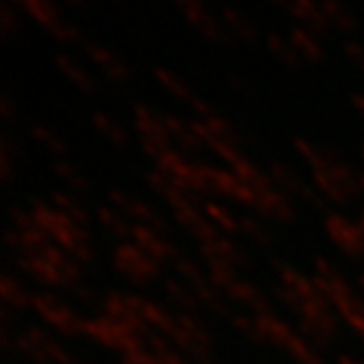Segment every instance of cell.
Returning a JSON list of instances; mask_svg holds the SVG:
<instances>
[{
    "instance_id": "obj_1",
    "label": "cell",
    "mask_w": 364,
    "mask_h": 364,
    "mask_svg": "<svg viewBox=\"0 0 364 364\" xmlns=\"http://www.w3.org/2000/svg\"><path fill=\"white\" fill-rule=\"evenodd\" d=\"M314 180L318 189L329 198V200H336V202H345L349 200L355 189L360 187V180L353 178L351 169L338 159H331L327 165L314 169Z\"/></svg>"
},
{
    "instance_id": "obj_2",
    "label": "cell",
    "mask_w": 364,
    "mask_h": 364,
    "mask_svg": "<svg viewBox=\"0 0 364 364\" xmlns=\"http://www.w3.org/2000/svg\"><path fill=\"white\" fill-rule=\"evenodd\" d=\"M173 341L185 349L189 351L193 358L198 360H204L206 355H209V349H211V341L209 336H206V331L191 318L182 316V318H176L173 323V329L169 333Z\"/></svg>"
},
{
    "instance_id": "obj_3",
    "label": "cell",
    "mask_w": 364,
    "mask_h": 364,
    "mask_svg": "<svg viewBox=\"0 0 364 364\" xmlns=\"http://www.w3.org/2000/svg\"><path fill=\"white\" fill-rule=\"evenodd\" d=\"M156 259L151 255H147L141 246L132 244V246H121L117 252V266L123 274H127L134 281H145L149 277H154L156 272Z\"/></svg>"
},
{
    "instance_id": "obj_4",
    "label": "cell",
    "mask_w": 364,
    "mask_h": 364,
    "mask_svg": "<svg viewBox=\"0 0 364 364\" xmlns=\"http://www.w3.org/2000/svg\"><path fill=\"white\" fill-rule=\"evenodd\" d=\"M327 232L333 240V244L338 248H343L345 252L358 255L364 250V230L362 226L351 224L349 220L341 218V215H331L327 220Z\"/></svg>"
},
{
    "instance_id": "obj_5",
    "label": "cell",
    "mask_w": 364,
    "mask_h": 364,
    "mask_svg": "<svg viewBox=\"0 0 364 364\" xmlns=\"http://www.w3.org/2000/svg\"><path fill=\"white\" fill-rule=\"evenodd\" d=\"M33 303H36L38 311L42 314V318H46L55 329L70 333V331H77L82 327L80 318L75 316V311L68 305H64L62 301H55L50 296H38Z\"/></svg>"
},
{
    "instance_id": "obj_6",
    "label": "cell",
    "mask_w": 364,
    "mask_h": 364,
    "mask_svg": "<svg viewBox=\"0 0 364 364\" xmlns=\"http://www.w3.org/2000/svg\"><path fill=\"white\" fill-rule=\"evenodd\" d=\"M22 349L29 355H33L40 364H68L64 358V351L58 347V343L50 341L42 331H27L22 336Z\"/></svg>"
},
{
    "instance_id": "obj_7",
    "label": "cell",
    "mask_w": 364,
    "mask_h": 364,
    "mask_svg": "<svg viewBox=\"0 0 364 364\" xmlns=\"http://www.w3.org/2000/svg\"><path fill=\"white\" fill-rule=\"evenodd\" d=\"M185 18L189 20L191 27L204 36L206 40H213V42H230V33L222 27V22H218L209 11H206L204 3H198L193 7H187L185 11Z\"/></svg>"
},
{
    "instance_id": "obj_8",
    "label": "cell",
    "mask_w": 364,
    "mask_h": 364,
    "mask_svg": "<svg viewBox=\"0 0 364 364\" xmlns=\"http://www.w3.org/2000/svg\"><path fill=\"white\" fill-rule=\"evenodd\" d=\"M290 11L294 18H299L305 24L311 36H325L331 27V22L327 20L323 7L316 5L314 0H292Z\"/></svg>"
},
{
    "instance_id": "obj_9",
    "label": "cell",
    "mask_w": 364,
    "mask_h": 364,
    "mask_svg": "<svg viewBox=\"0 0 364 364\" xmlns=\"http://www.w3.org/2000/svg\"><path fill=\"white\" fill-rule=\"evenodd\" d=\"M84 50H86V55L99 66L106 70V75H110L112 80H129V68L125 66V62H121L114 53H110L108 48H103L99 44H92V42H86L84 44Z\"/></svg>"
},
{
    "instance_id": "obj_10",
    "label": "cell",
    "mask_w": 364,
    "mask_h": 364,
    "mask_svg": "<svg viewBox=\"0 0 364 364\" xmlns=\"http://www.w3.org/2000/svg\"><path fill=\"white\" fill-rule=\"evenodd\" d=\"M16 5H20L24 11H27L31 18H36L44 29H53L55 24H60L62 22V18H60V14H58V9H55V5L50 3V0H14Z\"/></svg>"
},
{
    "instance_id": "obj_11",
    "label": "cell",
    "mask_w": 364,
    "mask_h": 364,
    "mask_svg": "<svg viewBox=\"0 0 364 364\" xmlns=\"http://www.w3.org/2000/svg\"><path fill=\"white\" fill-rule=\"evenodd\" d=\"M290 42L292 46L296 48V53L303 58V60H309V62H321L325 58V50L323 46L318 44L316 36H311L309 31L305 29H290Z\"/></svg>"
},
{
    "instance_id": "obj_12",
    "label": "cell",
    "mask_w": 364,
    "mask_h": 364,
    "mask_svg": "<svg viewBox=\"0 0 364 364\" xmlns=\"http://www.w3.org/2000/svg\"><path fill=\"white\" fill-rule=\"evenodd\" d=\"M321 7H323L327 20L331 22V27L341 29V31H345V33L358 29V20H355V16L341 3V0H321Z\"/></svg>"
},
{
    "instance_id": "obj_13",
    "label": "cell",
    "mask_w": 364,
    "mask_h": 364,
    "mask_svg": "<svg viewBox=\"0 0 364 364\" xmlns=\"http://www.w3.org/2000/svg\"><path fill=\"white\" fill-rule=\"evenodd\" d=\"M222 24L226 27L228 33L232 36H237L246 42H252L257 40V29L252 27V22L246 20L237 9H232V7H222Z\"/></svg>"
},
{
    "instance_id": "obj_14",
    "label": "cell",
    "mask_w": 364,
    "mask_h": 364,
    "mask_svg": "<svg viewBox=\"0 0 364 364\" xmlns=\"http://www.w3.org/2000/svg\"><path fill=\"white\" fill-rule=\"evenodd\" d=\"M55 64H58V68H60V70H62L80 90H84V92H92V90H95L92 77H90L80 64H77L73 58H68V55H64V53H58V55H55Z\"/></svg>"
},
{
    "instance_id": "obj_15",
    "label": "cell",
    "mask_w": 364,
    "mask_h": 364,
    "mask_svg": "<svg viewBox=\"0 0 364 364\" xmlns=\"http://www.w3.org/2000/svg\"><path fill=\"white\" fill-rule=\"evenodd\" d=\"M336 309L341 311L343 318L360 333L364 336V301L358 299L353 292H349L345 299H341L336 303Z\"/></svg>"
},
{
    "instance_id": "obj_16",
    "label": "cell",
    "mask_w": 364,
    "mask_h": 364,
    "mask_svg": "<svg viewBox=\"0 0 364 364\" xmlns=\"http://www.w3.org/2000/svg\"><path fill=\"white\" fill-rule=\"evenodd\" d=\"M266 42H268V48L272 50V55H274L277 60H281L285 66H290V68H299V66H301V60H303V58L296 53V48L292 46L290 40H283V38L270 33Z\"/></svg>"
},
{
    "instance_id": "obj_17",
    "label": "cell",
    "mask_w": 364,
    "mask_h": 364,
    "mask_svg": "<svg viewBox=\"0 0 364 364\" xmlns=\"http://www.w3.org/2000/svg\"><path fill=\"white\" fill-rule=\"evenodd\" d=\"M154 75H156V80H159V84H161L165 90H169V95H173V97H178V99H182V101L193 103L196 97H191L187 84L182 82L178 75H173V73H169V70H165V68H154Z\"/></svg>"
},
{
    "instance_id": "obj_18",
    "label": "cell",
    "mask_w": 364,
    "mask_h": 364,
    "mask_svg": "<svg viewBox=\"0 0 364 364\" xmlns=\"http://www.w3.org/2000/svg\"><path fill=\"white\" fill-rule=\"evenodd\" d=\"M92 123H95V127L99 129V132L106 136L110 143H114V145H125L127 143V134H125V129L114 121V119H110L108 114H95L92 117Z\"/></svg>"
},
{
    "instance_id": "obj_19",
    "label": "cell",
    "mask_w": 364,
    "mask_h": 364,
    "mask_svg": "<svg viewBox=\"0 0 364 364\" xmlns=\"http://www.w3.org/2000/svg\"><path fill=\"white\" fill-rule=\"evenodd\" d=\"M33 136L46 147V149H50V151H53V154H64L66 151V147H64V143L53 134V132H50V129L48 127H44V125H36L33 127Z\"/></svg>"
},
{
    "instance_id": "obj_20",
    "label": "cell",
    "mask_w": 364,
    "mask_h": 364,
    "mask_svg": "<svg viewBox=\"0 0 364 364\" xmlns=\"http://www.w3.org/2000/svg\"><path fill=\"white\" fill-rule=\"evenodd\" d=\"M58 173H60V178H64V182H68V185L73 187V189H80V191H84L88 185H86V180L82 178V173L77 171L70 163H58Z\"/></svg>"
},
{
    "instance_id": "obj_21",
    "label": "cell",
    "mask_w": 364,
    "mask_h": 364,
    "mask_svg": "<svg viewBox=\"0 0 364 364\" xmlns=\"http://www.w3.org/2000/svg\"><path fill=\"white\" fill-rule=\"evenodd\" d=\"M48 33L53 36L55 40H60V42H77V40H80V33H77V29H73L70 24H66L64 20L60 24H55V27L50 29Z\"/></svg>"
},
{
    "instance_id": "obj_22",
    "label": "cell",
    "mask_w": 364,
    "mask_h": 364,
    "mask_svg": "<svg viewBox=\"0 0 364 364\" xmlns=\"http://www.w3.org/2000/svg\"><path fill=\"white\" fill-rule=\"evenodd\" d=\"M18 29V18L11 9L9 3L3 5V16H0V31H3V36H9Z\"/></svg>"
},
{
    "instance_id": "obj_23",
    "label": "cell",
    "mask_w": 364,
    "mask_h": 364,
    "mask_svg": "<svg viewBox=\"0 0 364 364\" xmlns=\"http://www.w3.org/2000/svg\"><path fill=\"white\" fill-rule=\"evenodd\" d=\"M343 48H345L347 58H349L360 70H364V46H362L360 42H355V40H347Z\"/></svg>"
},
{
    "instance_id": "obj_24",
    "label": "cell",
    "mask_w": 364,
    "mask_h": 364,
    "mask_svg": "<svg viewBox=\"0 0 364 364\" xmlns=\"http://www.w3.org/2000/svg\"><path fill=\"white\" fill-rule=\"evenodd\" d=\"M351 101H353L355 110L364 117V97H362V95H353V97H351Z\"/></svg>"
},
{
    "instance_id": "obj_25",
    "label": "cell",
    "mask_w": 364,
    "mask_h": 364,
    "mask_svg": "<svg viewBox=\"0 0 364 364\" xmlns=\"http://www.w3.org/2000/svg\"><path fill=\"white\" fill-rule=\"evenodd\" d=\"M198 3H202V0H176V5L185 11L187 7H193V5H198Z\"/></svg>"
},
{
    "instance_id": "obj_26",
    "label": "cell",
    "mask_w": 364,
    "mask_h": 364,
    "mask_svg": "<svg viewBox=\"0 0 364 364\" xmlns=\"http://www.w3.org/2000/svg\"><path fill=\"white\" fill-rule=\"evenodd\" d=\"M68 3H73V5H80V3H84V0H68Z\"/></svg>"
},
{
    "instance_id": "obj_27",
    "label": "cell",
    "mask_w": 364,
    "mask_h": 364,
    "mask_svg": "<svg viewBox=\"0 0 364 364\" xmlns=\"http://www.w3.org/2000/svg\"><path fill=\"white\" fill-rule=\"evenodd\" d=\"M362 154H364V149H362Z\"/></svg>"
}]
</instances>
